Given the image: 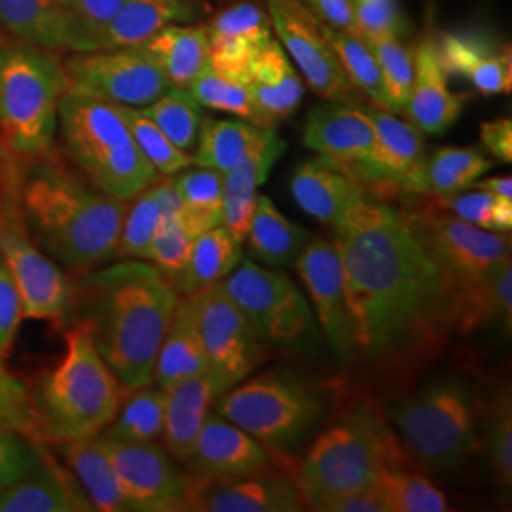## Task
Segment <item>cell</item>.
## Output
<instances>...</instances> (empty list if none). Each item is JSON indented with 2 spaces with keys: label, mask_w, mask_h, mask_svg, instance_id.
I'll use <instances>...</instances> for the list:
<instances>
[{
  "label": "cell",
  "mask_w": 512,
  "mask_h": 512,
  "mask_svg": "<svg viewBox=\"0 0 512 512\" xmlns=\"http://www.w3.org/2000/svg\"><path fill=\"white\" fill-rule=\"evenodd\" d=\"M311 511L321 512H385L380 497L376 494L374 486L348 492V494L334 495L325 501H319L311 507Z\"/></svg>",
  "instance_id": "91938a15"
},
{
  "label": "cell",
  "mask_w": 512,
  "mask_h": 512,
  "mask_svg": "<svg viewBox=\"0 0 512 512\" xmlns=\"http://www.w3.org/2000/svg\"><path fill=\"white\" fill-rule=\"evenodd\" d=\"M243 243L234 238L222 224L194 239L190 260L171 283L177 293L194 294L219 283L232 274L241 262Z\"/></svg>",
  "instance_id": "e575fe53"
},
{
  "label": "cell",
  "mask_w": 512,
  "mask_h": 512,
  "mask_svg": "<svg viewBox=\"0 0 512 512\" xmlns=\"http://www.w3.org/2000/svg\"><path fill=\"white\" fill-rule=\"evenodd\" d=\"M158 63L171 86L188 88L209 65L205 23H173L141 44Z\"/></svg>",
  "instance_id": "1f68e13d"
},
{
  "label": "cell",
  "mask_w": 512,
  "mask_h": 512,
  "mask_svg": "<svg viewBox=\"0 0 512 512\" xmlns=\"http://www.w3.org/2000/svg\"><path fill=\"white\" fill-rule=\"evenodd\" d=\"M63 69L67 92L90 95L114 105L143 109L171 88L143 46L74 52L63 63Z\"/></svg>",
  "instance_id": "4fadbf2b"
},
{
  "label": "cell",
  "mask_w": 512,
  "mask_h": 512,
  "mask_svg": "<svg viewBox=\"0 0 512 512\" xmlns=\"http://www.w3.org/2000/svg\"><path fill=\"white\" fill-rule=\"evenodd\" d=\"M57 126L74 162L97 190L131 202L158 181L156 169L137 147L118 105L65 92L59 103Z\"/></svg>",
  "instance_id": "5b68a950"
},
{
  "label": "cell",
  "mask_w": 512,
  "mask_h": 512,
  "mask_svg": "<svg viewBox=\"0 0 512 512\" xmlns=\"http://www.w3.org/2000/svg\"><path fill=\"white\" fill-rule=\"evenodd\" d=\"M283 150L285 141L274 128H266L251 154L222 175V226L241 243L249 234L256 190L268 179Z\"/></svg>",
  "instance_id": "d4e9b609"
},
{
  "label": "cell",
  "mask_w": 512,
  "mask_h": 512,
  "mask_svg": "<svg viewBox=\"0 0 512 512\" xmlns=\"http://www.w3.org/2000/svg\"><path fill=\"white\" fill-rule=\"evenodd\" d=\"M194 376H207V359L192 298L184 294L158 349L154 380L158 387L167 389Z\"/></svg>",
  "instance_id": "f1b7e54d"
},
{
  "label": "cell",
  "mask_w": 512,
  "mask_h": 512,
  "mask_svg": "<svg viewBox=\"0 0 512 512\" xmlns=\"http://www.w3.org/2000/svg\"><path fill=\"white\" fill-rule=\"evenodd\" d=\"M86 296L95 348L124 391L152 384L158 349L179 302L171 279L135 258L88 275Z\"/></svg>",
  "instance_id": "7a4b0ae2"
},
{
  "label": "cell",
  "mask_w": 512,
  "mask_h": 512,
  "mask_svg": "<svg viewBox=\"0 0 512 512\" xmlns=\"http://www.w3.org/2000/svg\"><path fill=\"white\" fill-rule=\"evenodd\" d=\"M365 112L374 128V143L349 173L366 183L423 194L421 169L427 154L420 129L389 110L376 107Z\"/></svg>",
  "instance_id": "e0dca14e"
},
{
  "label": "cell",
  "mask_w": 512,
  "mask_h": 512,
  "mask_svg": "<svg viewBox=\"0 0 512 512\" xmlns=\"http://www.w3.org/2000/svg\"><path fill=\"white\" fill-rule=\"evenodd\" d=\"M42 456L37 440L0 427V490L33 469Z\"/></svg>",
  "instance_id": "11a10c76"
},
{
  "label": "cell",
  "mask_w": 512,
  "mask_h": 512,
  "mask_svg": "<svg viewBox=\"0 0 512 512\" xmlns=\"http://www.w3.org/2000/svg\"><path fill=\"white\" fill-rule=\"evenodd\" d=\"M23 308L18 285L0 256V357H6L18 338Z\"/></svg>",
  "instance_id": "9f6ffc18"
},
{
  "label": "cell",
  "mask_w": 512,
  "mask_h": 512,
  "mask_svg": "<svg viewBox=\"0 0 512 512\" xmlns=\"http://www.w3.org/2000/svg\"><path fill=\"white\" fill-rule=\"evenodd\" d=\"M291 194L304 213L334 228L366 196L355 175L323 156L304 162L294 171Z\"/></svg>",
  "instance_id": "cb8c5ba5"
},
{
  "label": "cell",
  "mask_w": 512,
  "mask_h": 512,
  "mask_svg": "<svg viewBox=\"0 0 512 512\" xmlns=\"http://www.w3.org/2000/svg\"><path fill=\"white\" fill-rule=\"evenodd\" d=\"M385 512L448 511V501L425 476L410 473L404 465L385 467L374 482Z\"/></svg>",
  "instance_id": "60d3db41"
},
{
  "label": "cell",
  "mask_w": 512,
  "mask_h": 512,
  "mask_svg": "<svg viewBox=\"0 0 512 512\" xmlns=\"http://www.w3.org/2000/svg\"><path fill=\"white\" fill-rule=\"evenodd\" d=\"M366 42L380 67L391 112L403 114L414 82V52L404 46L399 33H380Z\"/></svg>",
  "instance_id": "ee69618b"
},
{
  "label": "cell",
  "mask_w": 512,
  "mask_h": 512,
  "mask_svg": "<svg viewBox=\"0 0 512 512\" xmlns=\"http://www.w3.org/2000/svg\"><path fill=\"white\" fill-rule=\"evenodd\" d=\"M65 92L54 52L23 42L0 46V135L12 154L37 158L52 148Z\"/></svg>",
  "instance_id": "52a82bcc"
},
{
  "label": "cell",
  "mask_w": 512,
  "mask_h": 512,
  "mask_svg": "<svg viewBox=\"0 0 512 512\" xmlns=\"http://www.w3.org/2000/svg\"><path fill=\"white\" fill-rule=\"evenodd\" d=\"M215 412L258 442L287 448L310 433L323 416V404L308 387L264 374L222 393Z\"/></svg>",
  "instance_id": "9c48e42d"
},
{
  "label": "cell",
  "mask_w": 512,
  "mask_h": 512,
  "mask_svg": "<svg viewBox=\"0 0 512 512\" xmlns=\"http://www.w3.org/2000/svg\"><path fill=\"white\" fill-rule=\"evenodd\" d=\"M476 399L461 384L442 380L393 408V421L412 458L433 473H450L476 446Z\"/></svg>",
  "instance_id": "ba28073f"
},
{
  "label": "cell",
  "mask_w": 512,
  "mask_h": 512,
  "mask_svg": "<svg viewBox=\"0 0 512 512\" xmlns=\"http://www.w3.org/2000/svg\"><path fill=\"white\" fill-rule=\"evenodd\" d=\"M298 486L279 478L256 475L205 480L194 511L211 512H298L304 509Z\"/></svg>",
  "instance_id": "484cf974"
},
{
  "label": "cell",
  "mask_w": 512,
  "mask_h": 512,
  "mask_svg": "<svg viewBox=\"0 0 512 512\" xmlns=\"http://www.w3.org/2000/svg\"><path fill=\"white\" fill-rule=\"evenodd\" d=\"M69 29L71 52H95L103 48V35L124 0H61Z\"/></svg>",
  "instance_id": "bcb514c9"
},
{
  "label": "cell",
  "mask_w": 512,
  "mask_h": 512,
  "mask_svg": "<svg viewBox=\"0 0 512 512\" xmlns=\"http://www.w3.org/2000/svg\"><path fill=\"white\" fill-rule=\"evenodd\" d=\"M431 253L456 281L459 294L511 260L509 232H492L456 217L412 215Z\"/></svg>",
  "instance_id": "2e32d148"
},
{
  "label": "cell",
  "mask_w": 512,
  "mask_h": 512,
  "mask_svg": "<svg viewBox=\"0 0 512 512\" xmlns=\"http://www.w3.org/2000/svg\"><path fill=\"white\" fill-rule=\"evenodd\" d=\"M264 129L247 120H203L192 165L228 173L258 145Z\"/></svg>",
  "instance_id": "d590c367"
},
{
  "label": "cell",
  "mask_w": 512,
  "mask_h": 512,
  "mask_svg": "<svg viewBox=\"0 0 512 512\" xmlns=\"http://www.w3.org/2000/svg\"><path fill=\"white\" fill-rule=\"evenodd\" d=\"M192 298L202 336L207 378L215 397L241 384L262 361V342L247 323L222 281L205 287Z\"/></svg>",
  "instance_id": "7c38bea8"
},
{
  "label": "cell",
  "mask_w": 512,
  "mask_h": 512,
  "mask_svg": "<svg viewBox=\"0 0 512 512\" xmlns=\"http://www.w3.org/2000/svg\"><path fill=\"white\" fill-rule=\"evenodd\" d=\"M205 480H230L268 469L264 446L219 412H209L192 456L186 459Z\"/></svg>",
  "instance_id": "d6986e66"
},
{
  "label": "cell",
  "mask_w": 512,
  "mask_h": 512,
  "mask_svg": "<svg viewBox=\"0 0 512 512\" xmlns=\"http://www.w3.org/2000/svg\"><path fill=\"white\" fill-rule=\"evenodd\" d=\"M492 167V160L476 148H437L431 156H425L423 162V194H435L444 202L471 188Z\"/></svg>",
  "instance_id": "8d00e7d4"
},
{
  "label": "cell",
  "mask_w": 512,
  "mask_h": 512,
  "mask_svg": "<svg viewBox=\"0 0 512 512\" xmlns=\"http://www.w3.org/2000/svg\"><path fill=\"white\" fill-rule=\"evenodd\" d=\"M247 239L260 262L270 268H289L296 264L311 236L306 228L287 219L268 196H256Z\"/></svg>",
  "instance_id": "d6a6232c"
},
{
  "label": "cell",
  "mask_w": 512,
  "mask_h": 512,
  "mask_svg": "<svg viewBox=\"0 0 512 512\" xmlns=\"http://www.w3.org/2000/svg\"><path fill=\"white\" fill-rule=\"evenodd\" d=\"M467 97L448 88V73L440 63L439 42L425 37L414 54V82L404 116L423 133L439 135L456 124Z\"/></svg>",
  "instance_id": "ffe728a7"
},
{
  "label": "cell",
  "mask_w": 512,
  "mask_h": 512,
  "mask_svg": "<svg viewBox=\"0 0 512 512\" xmlns=\"http://www.w3.org/2000/svg\"><path fill=\"white\" fill-rule=\"evenodd\" d=\"M175 181L181 207L175 213L186 232L198 238L222 224V173L207 167L184 171Z\"/></svg>",
  "instance_id": "74e56055"
},
{
  "label": "cell",
  "mask_w": 512,
  "mask_h": 512,
  "mask_svg": "<svg viewBox=\"0 0 512 512\" xmlns=\"http://www.w3.org/2000/svg\"><path fill=\"white\" fill-rule=\"evenodd\" d=\"M266 10L279 44L311 90L332 103L357 101V88L334 54L323 21L302 0H266Z\"/></svg>",
  "instance_id": "9a60e30c"
},
{
  "label": "cell",
  "mask_w": 512,
  "mask_h": 512,
  "mask_svg": "<svg viewBox=\"0 0 512 512\" xmlns=\"http://www.w3.org/2000/svg\"><path fill=\"white\" fill-rule=\"evenodd\" d=\"M488 454L495 480L509 488L512 480V404L509 391H503L490 410Z\"/></svg>",
  "instance_id": "db71d44e"
},
{
  "label": "cell",
  "mask_w": 512,
  "mask_h": 512,
  "mask_svg": "<svg viewBox=\"0 0 512 512\" xmlns=\"http://www.w3.org/2000/svg\"><path fill=\"white\" fill-rule=\"evenodd\" d=\"M355 351L389 361L435 348L458 327L459 289L412 215L361 198L336 226Z\"/></svg>",
  "instance_id": "6da1fadb"
},
{
  "label": "cell",
  "mask_w": 512,
  "mask_h": 512,
  "mask_svg": "<svg viewBox=\"0 0 512 512\" xmlns=\"http://www.w3.org/2000/svg\"><path fill=\"white\" fill-rule=\"evenodd\" d=\"M304 143L332 164L351 171L370 152L374 128L365 109L330 101L311 110Z\"/></svg>",
  "instance_id": "7402d4cb"
},
{
  "label": "cell",
  "mask_w": 512,
  "mask_h": 512,
  "mask_svg": "<svg viewBox=\"0 0 512 512\" xmlns=\"http://www.w3.org/2000/svg\"><path fill=\"white\" fill-rule=\"evenodd\" d=\"M439 55L446 73L467 78L482 95L511 93V48L495 50L492 42L482 38L444 35Z\"/></svg>",
  "instance_id": "83f0119b"
},
{
  "label": "cell",
  "mask_w": 512,
  "mask_h": 512,
  "mask_svg": "<svg viewBox=\"0 0 512 512\" xmlns=\"http://www.w3.org/2000/svg\"><path fill=\"white\" fill-rule=\"evenodd\" d=\"M19 205L40 247L69 270L88 272L118 256L128 202L38 165L19 179Z\"/></svg>",
  "instance_id": "3957f363"
},
{
  "label": "cell",
  "mask_w": 512,
  "mask_h": 512,
  "mask_svg": "<svg viewBox=\"0 0 512 512\" xmlns=\"http://www.w3.org/2000/svg\"><path fill=\"white\" fill-rule=\"evenodd\" d=\"M133 200L135 202L129 205L122 222L118 255L148 260L152 239L162 220V209L152 192V186L145 188Z\"/></svg>",
  "instance_id": "7dc6e473"
},
{
  "label": "cell",
  "mask_w": 512,
  "mask_h": 512,
  "mask_svg": "<svg viewBox=\"0 0 512 512\" xmlns=\"http://www.w3.org/2000/svg\"><path fill=\"white\" fill-rule=\"evenodd\" d=\"M327 27L359 33L353 0H302ZM361 35V33H359Z\"/></svg>",
  "instance_id": "680465c9"
},
{
  "label": "cell",
  "mask_w": 512,
  "mask_h": 512,
  "mask_svg": "<svg viewBox=\"0 0 512 512\" xmlns=\"http://www.w3.org/2000/svg\"><path fill=\"white\" fill-rule=\"evenodd\" d=\"M194 236L186 232L175 215L162 217L150 245V262L171 281L183 272L194 247Z\"/></svg>",
  "instance_id": "816d5d0a"
},
{
  "label": "cell",
  "mask_w": 512,
  "mask_h": 512,
  "mask_svg": "<svg viewBox=\"0 0 512 512\" xmlns=\"http://www.w3.org/2000/svg\"><path fill=\"white\" fill-rule=\"evenodd\" d=\"M359 33L365 38L380 33H399L401 14L397 0H353Z\"/></svg>",
  "instance_id": "6f0895ef"
},
{
  "label": "cell",
  "mask_w": 512,
  "mask_h": 512,
  "mask_svg": "<svg viewBox=\"0 0 512 512\" xmlns=\"http://www.w3.org/2000/svg\"><path fill=\"white\" fill-rule=\"evenodd\" d=\"M202 2H211V0H202Z\"/></svg>",
  "instance_id": "e7e4bbea"
},
{
  "label": "cell",
  "mask_w": 512,
  "mask_h": 512,
  "mask_svg": "<svg viewBox=\"0 0 512 512\" xmlns=\"http://www.w3.org/2000/svg\"><path fill=\"white\" fill-rule=\"evenodd\" d=\"M0 427L37 440L35 408L29 389L8 368L0 357Z\"/></svg>",
  "instance_id": "f5cc1de1"
},
{
  "label": "cell",
  "mask_w": 512,
  "mask_h": 512,
  "mask_svg": "<svg viewBox=\"0 0 512 512\" xmlns=\"http://www.w3.org/2000/svg\"><path fill=\"white\" fill-rule=\"evenodd\" d=\"M209 33H228L251 38L258 44L272 38V19L255 0H241L226 6L205 23Z\"/></svg>",
  "instance_id": "f907efd6"
},
{
  "label": "cell",
  "mask_w": 512,
  "mask_h": 512,
  "mask_svg": "<svg viewBox=\"0 0 512 512\" xmlns=\"http://www.w3.org/2000/svg\"><path fill=\"white\" fill-rule=\"evenodd\" d=\"M323 29H325V35L329 38L330 46L338 57L342 69L348 74L349 82L357 88V92L365 93L378 109L391 112L387 95H385L380 67L376 63V57L372 54L366 38L359 33L332 29L325 23H323Z\"/></svg>",
  "instance_id": "ab89813d"
},
{
  "label": "cell",
  "mask_w": 512,
  "mask_h": 512,
  "mask_svg": "<svg viewBox=\"0 0 512 512\" xmlns=\"http://www.w3.org/2000/svg\"><path fill=\"white\" fill-rule=\"evenodd\" d=\"M209 12V2L202 0H124L103 35L101 50L141 46L167 25L196 23Z\"/></svg>",
  "instance_id": "4316f807"
},
{
  "label": "cell",
  "mask_w": 512,
  "mask_h": 512,
  "mask_svg": "<svg viewBox=\"0 0 512 512\" xmlns=\"http://www.w3.org/2000/svg\"><path fill=\"white\" fill-rule=\"evenodd\" d=\"M222 285L262 344L294 348L313 332V310L289 275L245 262Z\"/></svg>",
  "instance_id": "30bf717a"
},
{
  "label": "cell",
  "mask_w": 512,
  "mask_h": 512,
  "mask_svg": "<svg viewBox=\"0 0 512 512\" xmlns=\"http://www.w3.org/2000/svg\"><path fill=\"white\" fill-rule=\"evenodd\" d=\"M294 266L308 287L311 306L330 348L346 359L355 353V346L338 247L334 241L310 239Z\"/></svg>",
  "instance_id": "ac0fdd59"
},
{
  "label": "cell",
  "mask_w": 512,
  "mask_h": 512,
  "mask_svg": "<svg viewBox=\"0 0 512 512\" xmlns=\"http://www.w3.org/2000/svg\"><path fill=\"white\" fill-rule=\"evenodd\" d=\"M499 323L507 334L512 325L511 260L475 287L459 294V329L471 330Z\"/></svg>",
  "instance_id": "f35d334b"
},
{
  "label": "cell",
  "mask_w": 512,
  "mask_h": 512,
  "mask_svg": "<svg viewBox=\"0 0 512 512\" xmlns=\"http://www.w3.org/2000/svg\"><path fill=\"white\" fill-rule=\"evenodd\" d=\"M0 23L23 44L48 52L69 50L61 0H0Z\"/></svg>",
  "instance_id": "836d02e7"
},
{
  "label": "cell",
  "mask_w": 512,
  "mask_h": 512,
  "mask_svg": "<svg viewBox=\"0 0 512 512\" xmlns=\"http://www.w3.org/2000/svg\"><path fill=\"white\" fill-rule=\"evenodd\" d=\"M165 391L164 437L175 458L192 456L215 391L207 376L184 378Z\"/></svg>",
  "instance_id": "f546056e"
},
{
  "label": "cell",
  "mask_w": 512,
  "mask_h": 512,
  "mask_svg": "<svg viewBox=\"0 0 512 512\" xmlns=\"http://www.w3.org/2000/svg\"><path fill=\"white\" fill-rule=\"evenodd\" d=\"M19 179L21 175L18 173V167L12 160V152L10 148L6 147L2 135H0V202L16 192L19 188Z\"/></svg>",
  "instance_id": "6125c7cd"
},
{
  "label": "cell",
  "mask_w": 512,
  "mask_h": 512,
  "mask_svg": "<svg viewBox=\"0 0 512 512\" xmlns=\"http://www.w3.org/2000/svg\"><path fill=\"white\" fill-rule=\"evenodd\" d=\"M124 387L95 348L88 323L65 334V355L31 395L38 437L69 442L99 435L120 410Z\"/></svg>",
  "instance_id": "277c9868"
},
{
  "label": "cell",
  "mask_w": 512,
  "mask_h": 512,
  "mask_svg": "<svg viewBox=\"0 0 512 512\" xmlns=\"http://www.w3.org/2000/svg\"><path fill=\"white\" fill-rule=\"evenodd\" d=\"M450 207L454 217L475 224L478 228L492 232H511L512 230V200L499 198L486 190H478L444 200Z\"/></svg>",
  "instance_id": "681fc988"
},
{
  "label": "cell",
  "mask_w": 512,
  "mask_h": 512,
  "mask_svg": "<svg viewBox=\"0 0 512 512\" xmlns=\"http://www.w3.org/2000/svg\"><path fill=\"white\" fill-rule=\"evenodd\" d=\"M101 435V433H99ZM131 512L194 511L203 478L183 473L162 446L101 435Z\"/></svg>",
  "instance_id": "5bb4252c"
},
{
  "label": "cell",
  "mask_w": 512,
  "mask_h": 512,
  "mask_svg": "<svg viewBox=\"0 0 512 512\" xmlns=\"http://www.w3.org/2000/svg\"><path fill=\"white\" fill-rule=\"evenodd\" d=\"M404 465L399 442L366 406L325 431L302 461L296 486L308 507L334 495L374 486L385 467Z\"/></svg>",
  "instance_id": "8992f818"
},
{
  "label": "cell",
  "mask_w": 512,
  "mask_h": 512,
  "mask_svg": "<svg viewBox=\"0 0 512 512\" xmlns=\"http://www.w3.org/2000/svg\"><path fill=\"white\" fill-rule=\"evenodd\" d=\"M480 141L499 162H512V122L511 118H497L480 126Z\"/></svg>",
  "instance_id": "94428289"
},
{
  "label": "cell",
  "mask_w": 512,
  "mask_h": 512,
  "mask_svg": "<svg viewBox=\"0 0 512 512\" xmlns=\"http://www.w3.org/2000/svg\"><path fill=\"white\" fill-rule=\"evenodd\" d=\"M473 186H476L478 190H486V192L499 196V198L512 200L511 177H490V179H484V181H476Z\"/></svg>",
  "instance_id": "be15d7a7"
},
{
  "label": "cell",
  "mask_w": 512,
  "mask_h": 512,
  "mask_svg": "<svg viewBox=\"0 0 512 512\" xmlns=\"http://www.w3.org/2000/svg\"><path fill=\"white\" fill-rule=\"evenodd\" d=\"M63 454L95 511L131 512L101 435L63 442Z\"/></svg>",
  "instance_id": "4dcf8cb0"
},
{
  "label": "cell",
  "mask_w": 512,
  "mask_h": 512,
  "mask_svg": "<svg viewBox=\"0 0 512 512\" xmlns=\"http://www.w3.org/2000/svg\"><path fill=\"white\" fill-rule=\"evenodd\" d=\"M128 122L129 131L158 175L173 177L192 165V156L177 147L139 107L118 105Z\"/></svg>",
  "instance_id": "f6af8a7d"
},
{
  "label": "cell",
  "mask_w": 512,
  "mask_h": 512,
  "mask_svg": "<svg viewBox=\"0 0 512 512\" xmlns=\"http://www.w3.org/2000/svg\"><path fill=\"white\" fill-rule=\"evenodd\" d=\"M0 256L18 285L23 319L63 321L73 304V285L33 243L21 213L19 188L0 202Z\"/></svg>",
  "instance_id": "8fae6325"
},
{
  "label": "cell",
  "mask_w": 512,
  "mask_h": 512,
  "mask_svg": "<svg viewBox=\"0 0 512 512\" xmlns=\"http://www.w3.org/2000/svg\"><path fill=\"white\" fill-rule=\"evenodd\" d=\"M110 421L107 439L120 442H152L164 431L165 391L162 387H141Z\"/></svg>",
  "instance_id": "7bdbcfd3"
},
{
  "label": "cell",
  "mask_w": 512,
  "mask_h": 512,
  "mask_svg": "<svg viewBox=\"0 0 512 512\" xmlns=\"http://www.w3.org/2000/svg\"><path fill=\"white\" fill-rule=\"evenodd\" d=\"M186 90L202 107L230 112L255 124V109L247 86L220 76L211 65H207Z\"/></svg>",
  "instance_id": "c3c4849f"
},
{
  "label": "cell",
  "mask_w": 512,
  "mask_h": 512,
  "mask_svg": "<svg viewBox=\"0 0 512 512\" xmlns=\"http://www.w3.org/2000/svg\"><path fill=\"white\" fill-rule=\"evenodd\" d=\"M247 90L255 109V124L274 128L298 109L304 97V82L283 46L270 38L256 50Z\"/></svg>",
  "instance_id": "44dd1931"
},
{
  "label": "cell",
  "mask_w": 512,
  "mask_h": 512,
  "mask_svg": "<svg viewBox=\"0 0 512 512\" xmlns=\"http://www.w3.org/2000/svg\"><path fill=\"white\" fill-rule=\"evenodd\" d=\"M90 497L76 480L46 454L33 469L0 490V512H90Z\"/></svg>",
  "instance_id": "603a6c76"
},
{
  "label": "cell",
  "mask_w": 512,
  "mask_h": 512,
  "mask_svg": "<svg viewBox=\"0 0 512 512\" xmlns=\"http://www.w3.org/2000/svg\"><path fill=\"white\" fill-rule=\"evenodd\" d=\"M202 109V105L186 88L171 86L156 101L141 110L177 147L190 152L196 147L202 131Z\"/></svg>",
  "instance_id": "b9f144b4"
}]
</instances>
